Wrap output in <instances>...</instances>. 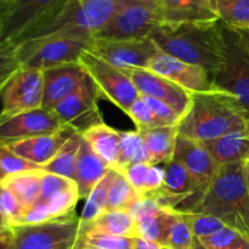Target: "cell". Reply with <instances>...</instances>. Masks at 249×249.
I'll return each instance as SVG.
<instances>
[{
    "mask_svg": "<svg viewBox=\"0 0 249 249\" xmlns=\"http://www.w3.org/2000/svg\"><path fill=\"white\" fill-rule=\"evenodd\" d=\"M7 2V0H0V6H2V5H5Z\"/></svg>",
    "mask_w": 249,
    "mask_h": 249,
    "instance_id": "cell-55",
    "label": "cell"
},
{
    "mask_svg": "<svg viewBox=\"0 0 249 249\" xmlns=\"http://www.w3.org/2000/svg\"><path fill=\"white\" fill-rule=\"evenodd\" d=\"M194 249H206L203 247V246H202V243L199 242L198 240H196L195 241V246H194Z\"/></svg>",
    "mask_w": 249,
    "mask_h": 249,
    "instance_id": "cell-51",
    "label": "cell"
},
{
    "mask_svg": "<svg viewBox=\"0 0 249 249\" xmlns=\"http://www.w3.org/2000/svg\"><path fill=\"white\" fill-rule=\"evenodd\" d=\"M177 213L178 212L174 209L163 208L162 211L153 215L146 216V218L135 221L138 237L145 238V240L156 242L164 247L170 226L175 220Z\"/></svg>",
    "mask_w": 249,
    "mask_h": 249,
    "instance_id": "cell-28",
    "label": "cell"
},
{
    "mask_svg": "<svg viewBox=\"0 0 249 249\" xmlns=\"http://www.w3.org/2000/svg\"><path fill=\"white\" fill-rule=\"evenodd\" d=\"M160 23L156 0H126L113 19L94 39L126 40L150 38Z\"/></svg>",
    "mask_w": 249,
    "mask_h": 249,
    "instance_id": "cell-10",
    "label": "cell"
},
{
    "mask_svg": "<svg viewBox=\"0 0 249 249\" xmlns=\"http://www.w3.org/2000/svg\"><path fill=\"white\" fill-rule=\"evenodd\" d=\"M43 71L23 66L0 94V116H12L40 108L43 105Z\"/></svg>",
    "mask_w": 249,
    "mask_h": 249,
    "instance_id": "cell-12",
    "label": "cell"
},
{
    "mask_svg": "<svg viewBox=\"0 0 249 249\" xmlns=\"http://www.w3.org/2000/svg\"><path fill=\"white\" fill-rule=\"evenodd\" d=\"M124 71L133 80L140 95L153 97L169 105L181 118L189 111L192 94L179 85L146 68H128Z\"/></svg>",
    "mask_w": 249,
    "mask_h": 249,
    "instance_id": "cell-16",
    "label": "cell"
},
{
    "mask_svg": "<svg viewBox=\"0 0 249 249\" xmlns=\"http://www.w3.org/2000/svg\"><path fill=\"white\" fill-rule=\"evenodd\" d=\"M142 96V95H141ZM143 100L147 102L150 108L152 109L153 114H155L156 119L158 121L160 126L167 125H179L181 117L169 106V105L164 104V102L160 101L157 99H153L150 96H142Z\"/></svg>",
    "mask_w": 249,
    "mask_h": 249,
    "instance_id": "cell-43",
    "label": "cell"
},
{
    "mask_svg": "<svg viewBox=\"0 0 249 249\" xmlns=\"http://www.w3.org/2000/svg\"><path fill=\"white\" fill-rule=\"evenodd\" d=\"M160 51L204 68L213 77L225 61L220 21L160 23L150 36Z\"/></svg>",
    "mask_w": 249,
    "mask_h": 249,
    "instance_id": "cell-1",
    "label": "cell"
},
{
    "mask_svg": "<svg viewBox=\"0 0 249 249\" xmlns=\"http://www.w3.org/2000/svg\"><path fill=\"white\" fill-rule=\"evenodd\" d=\"M146 70L162 75L190 94L216 91L212 75L204 68L178 60L162 51L156 53Z\"/></svg>",
    "mask_w": 249,
    "mask_h": 249,
    "instance_id": "cell-15",
    "label": "cell"
},
{
    "mask_svg": "<svg viewBox=\"0 0 249 249\" xmlns=\"http://www.w3.org/2000/svg\"><path fill=\"white\" fill-rule=\"evenodd\" d=\"M101 96L99 90L89 77L66 99H63L55 108L53 113L57 116L65 126L83 134L96 124L102 123L97 100Z\"/></svg>",
    "mask_w": 249,
    "mask_h": 249,
    "instance_id": "cell-11",
    "label": "cell"
},
{
    "mask_svg": "<svg viewBox=\"0 0 249 249\" xmlns=\"http://www.w3.org/2000/svg\"><path fill=\"white\" fill-rule=\"evenodd\" d=\"M79 65L84 68L100 95L126 113L129 107L140 96L133 80L125 71L111 65L91 50L87 49L79 57Z\"/></svg>",
    "mask_w": 249,
    "mask_h": 249,
    "instance_id": "cell-8",
    "label": "cell"
},
{
    "mask_svg": "<svg viewBox=\"0 0 249 249\" xmlns=\"http://www.w3.org/2000/svg\"><path fill=\"white\" fill-rule=\"evenodd\" d=\"M53 220L49 212L48 204L43 201H36L33 206L23 209L22 215L19 218L16 226L21 225H38V224L46 223V221ZM15 228V226H14Z\"/></svg>",
    "mask_w": 249,
    "mask_h": 249,
    "instance_id": "cell-44",
    "label": "cell"
},
{
    "mask_svg": "<svg viewBox=\"0 0 249 249\" xmlns=\"http://www.w3.org/2000/svg\"><path fill=\"white\" fill-rule=\"evenodd\" d=\"M6 226H5V224H4V221L1 220V218H0V231H4V230H6Z\"/></svg>",
    "mask_w": 249,
    "mask_h": 249,
    "instance_id": "cell-53",
    "label": "cell"
},
{
    "mask_svg": "<svg viewBox=\"0 0 249 249\" xmlns=\"http://www.w3.org/2000/svg\"><path fill=\"white\" fill-rule=\"evenodd\" d=\"M248 128H249V118H248Z\"/></svg>",
    "mask_w": 249,
    "mask_h": 249,
    "instance_id": "cell-59",
    "label": "cell"
},
{
    "mask_svg": "<svg viewBox=\"0 0 249 249\" xmlns=\"http://www.w3.org/2000/svg\"><path fill=\"white\" fill-rule=\"evenodd\" d=\"M165 179L164 164H152L148 170L147 179H146L145 187H143V196L150 195L152 192L162 189Z\"/></svg>",
    "mask_w": 249,
    "mask_h": 249,
    "instance_id": "cell-47",
    "label": "cell"
},
{
    "mask_svg": "<svg viewBox=\"0 0 249 249\" xmlns=\"http://www.w3.org/2000/svg\"><path fill=\"white\" fill-rule=\"evenodd\" d=\"M82 134L74 133L58 150L45 165L41 167L44 172L51 173V174L60 175V177L67 178L74 181L75 165H77L78 153H79L80 143H82Z\"/></svg>",
    "mask_w": 249,
    "mask_h": 249,
    "instance_id": "cell-27",
    "label": "cell"
},
{
    "mask_svg": "<svg viewBox=\"0 0 249 249\" xmlns=\"http://www.w3.org/2000/svg\"><path fill=\"white\" fill-rule=\"evenodd\" d=\"M162 23L219 21L212 0H156Z\"/></svg>",
    "mask_w": 249,
    "mask_h": 249,
    "instance_id": "cell-20",
    "label": "cell"
},
{
    "mask_svg": "<svg viewBox=\"0 0 249 249\" xmlns=\"http://www.w3.org/2000/svg\"><path fill=\"white\" fill-rule=\"evenodd\" d=\"M198 241L206 249H249V238L230 226Z\"/></svg>",
    "mask_w": 249,
    "mask_h": 249,
    "instance_id": "cell-34",
    "label": "cell"
},
{
    "mask_svg": "<svg viewBox=\"0 0 249 249\" xmlns=\"http://www.w3.org/2000/svg\"><path fill=\"white\" fill-rule=\"evenodd\" d=\"M90 50L111 65L124 71L128 68H147L150 61L160 49L151 38L126 40L94 39Z\"/></svg>",
    "mask_w": 249,
    "mask_h": 249,
    "instance_id": "cell-14",
    "label": "cell"
},
{
    "mask_svg": "<svg viewBox=\"0 0 249 249\" xmlns=\"http://www.w3.org/2000/svg\"><path fill=\"white\" fill-rule=\"evenodd\" d=\"M4 178H5V174H4V173H2L1 168H0V181H1V180L4 179Z\"/></svg>",
    "mask_w": 249,
    "mask_h": 249,
    "instance_id": "cell-54",
    "label": "cell"
},
{
    "mask_svg": "<svg viewBox=\"0 0 249 249\" xmlns=\"http://www.w3.org/2000/svg\"><path fill=\"white\" fill-rule=\"evenodd\" d=\"M247 162H248V163H249V157H248V160H247Z\"/></svg>",
    "mask_w": 249,
    "mask_h": 249,
    "instance_id": "cell-60",
    "label": "cell"
},
{
    "mask_svg": "<svg viewBox=\"0 0 249 249\" xmlns=\"http://www.w3.org/2000/svg\"><path fill=\"white\" fill-rule=\"evenodd\" d=\"M43 170H28L18 174L7 175L0 181L17 198L22 208L33 206L40 196V179Z\"/></svg>",
    "mask_w": 249,
    "mask_h": 249,
    "instance_id": "cell-26",
    "label": "cell"
},
{
    "mask_svg": "<svg viewBox=\"0 0 249 249\" xmlns=\"http://www.w3.org/2000/svg\"><path fill=\"white\" fill-rule=\"evenodd\" d=\"M43 75L44 90L41 107L49 111H53L88 77L79 62L48 68L43 71Z\"/></svg>",
    "mask_w": 249,
    "mask_h": 249,
    "instance_id": "cell-17",
    "label": "cell"
},
{
    "mask_svg": "<svg viewBox=\"0 0 249 249\" xmlns=\"http://www.w3.org/2000/svg\"><path fill=\"white\" fill-rule=\"evenodd\" d=\"M23 208L16 197L0 184V218L7 229L17 225Z\"/></svg>",
    "mask_w": 249,
    "mask_h": 249,
    "instance_id": "cell-41",
    "label": "cell"
},
{
    "mask_svg": "<svg viewBox=\"0 0 249 249\" xmlns=\"http://www.w3.org/2000/svg\"><path fill=\"white\" fill-rule=\"evenodd\" d=\"M72 249H82V248H80V247H78V246H77V245H75V246H74V247H73Z\"/></svg>",
    "mask_w": 249,
    "mask_h": 249,
    "instance_id": "cell-57",
    "label": "cell"
},
{
    "mask_svg": "<svg viewBox=\"0 0 249 249\" xmlns=\"http://www.w3.org/2000/svg\"><path fill=\"white\" fill-rule=\"evenodd\" d=\"M178 212V211H177ZM194 233H192L186 215L182 212H178L175 220L170 226L167 242L163 248L168 249H194L195 246Z\"/></svg>",
    "mask_w": 249,
    "mask_h": 249,
    "instance_id": "cell-35",
    "label": "cell"
},
{
    "mask_svg": "<svg viewBox=\"0 0 249 249\" xmlns=\"http://www.w3.org/2000/svg\"><path fill=\"white\" fill-rule=\"evenodd\" d=\"M221 22V21H220ZM225 61L212 77L215 90L230 97L249 118V41L245 31L221 22Z\"/></svg>",
    "mask_w": 249,
    "mask_h": 249,
    "instance_id": "cell-5",
    "label": "cell"
},
{
    "mask_svg": "<svg viewBox=\"0 0 249 249\" xmlns=\"http://www.w3.org/2000/svg\"><path fill=\"white\" fill-rule=\"evenodd\" d=\"M247 129V114L230 97L218 91L192 94L189 111L178 125L180 135L201 143Z\"/></svg>",
    "mask_w": 249,
    "mask_h": 249,
    "instance_id": "cell-3",
    "label": "cell"
},
{
    "mask_svg": "<svg viewBox=\"0 0 249 249\" xmlns=\"http://www.w3.org/2000/svg\"><path fill=\"white\" fill-rule=\"evenodd\" d=\"M65 128L53 111L32 109L12 116H0V145H10L34 136L53 134Z\"/></svg>",
    "mask_w": 249,
    "mask_h": 249,
    "instance_id": "cell-13",
    "label": "cell"
},
{
    "mask_svg": "<svg viewBox=\"0 0 249 249\" xmlns=\"http://www.w3.org/2000/svg\"><path fill=\"white\" fill-rule=\"evenodd\" d=\"M133 249H163V247L158 243L151 242L145 238L135 237L133 241Z\"/></svg>",
    "mask_w": 249,
    "mask_h": 249,
    "instance_id": "cell-48",
    "label": "cell"
},
{
    "mask_svg": "<svg viewBox=\"0 0 249 249\" xmlns=\"http://www.w3.org/2000/svg\"><path fill=\"white\" fill-rule=\"evenodd\" d=\"M150 152L152 164H165L174 157L177 146L178 125L156 126L140 131Z\"/></svg>",
    "mask_w": 249,
    "mask_h": 249,
    "instance_id": "cell-24",
    "label": "cell"
},
{
    "mask_svg": "<svg viewBox=\"0 0 249 249\" xmlns=\"http://www.w3.org/2000/svg\"><path fill=\"white\" fill-rule=\"evenodd\" d=\"M163 249H168V248H163Z\"/></svg>",
    "mask_w": 249,
    "mask_h": 249,
    "instance_id": "cell-61",
    "label": "cell"
},
{
    "mask_svg": "<svg viewBox=\"0 0 249 249\" xmlns=\"http://www.w3.org/2000/svg\"><path fill=\"white\" fill-rule=\"evenodd\" d=\"M142 162L152 163V160L140 131H121V153L117 172H122L129 165Z\"/></svg>",
    "mask_w": 249,
    "mask_h": 249,
    "instance_id": "cell-30",
    "label": "cell"
},
{
    "mask_svg": "<svg viewBox=\"0 0 249 249\" xmlns=\"http://www.w3.org/2000/svg\"><path fill=\"white\" fill-rule=\"evenodd\" d=\"M17 44L23 66L45 71L57 66L77 63L80 55L91 46L92 40L55 36Z\"/></svg>",
    "mask_w": 249,
    "mask_h": 249,
    "instance_id": "cell-9",
    "label": "cell"
},
{
    "mask_svg": "<svg viewBox=\"0 0 249 249\" xmlns=\"http://www.w3.org/2000/svg\"><path fill=\"white\" fill-rule=\"evenodd\" d=\"M74 133V130L70 129L68 126H65L56 133L34 136V138L10 143L7 146L17 156L38 165L41 169L43 165H45L49 160H53V157L62 147L63 143Z\"/></svg>",
    "mask_w": 249,
    "mask_h": 249,
    "instance_id": "cell-19",
    "label": "cell"
},
{
    "mask_svg": "<svg viewBox=\"0 0 249 249\" xmlns=\"http://www.w3.org/2000/svg\"><path fill=\"white\" fill-rule=\"evenodd\" d=\"M129 118L134 122L136 125V130H146V129L156 128V126H160L158 121L156 119L155 114H153L152 109L147 105V102L143 100V97L139 96L135 101L131 104L129 107L128 112H126Z\"/></svg>",
    "mask_w": 249,
    "mask_h": 249,
    "instance_id": "cell-39",
    "label": "cell"
},
{
    "mask_svg": "<svg viewBox=\"0 0 249 249\" xmlns=\"http://www.w3.org/2000/svg\"><path fill=\"white\" fill-rule=\"evenodd\" d=\"M164 207L160 204V202L152 196H142L138 202L130 207L128 213L133 218L134 221H138L140 219L146 218V216L153 215V214L160 212Z\"/></svg>",
    "mask_w": 249,
    "mask_h": 249,
    "instance_id": "cell-46",
    "label": "cell"
},
{
    "mask_svg": "<svg viewBox=\"0 0 249 249\" xmlns=\"http://www.w3.org/2000/svg\"><path fill=\"white\" fill-rule=\"evenodd\" d=\"M125 1L126 0H70L53 19L32 32L19 43L55 36L94 40L95 36L113 19Z\"/></svg>",
    "mask_w": 249,
    "mask_h": 249,
    "instance_id": "cell-4",
    "label": "cell"
},
{
    "mask_svg": "<svg viewBox=\"0 0 249 249\" xmlns=\"http://www.w3.org/2000/svg\"><path fill=\"white\" fill-rule=\"evenodd\" d=\"M79 199V192H78V187L75 185V186L61 192L60 195H57V196L53 197L50 201L45 202V203L48 204L51 218L57 219L75 212L74 208Z\"/></svg>",
    "mask_w": 249,
    "mask_h": 249,
    "instance_id": "cell-38",
    "label": "cell"
},
{
    "mask_svg": "<svg viewBox=\"0 0 249 249\" xmlns=\"http://www.w3.org/2000/svg\"><path fill=\"white\" fill-rule=\"evenodd\" d=\"M83 232H94L128 238L138 237L135 221L125 211H105L80 233Z\"/></svg>",
    "mask_w": 249,
    "mask_h": 249,
    "instance_id": "cell-25",
    "label": "cell"
},
{
    "mask_svg": "<svg viewBox=\"0 0 249 249\" xmlns=\"http://www.w3.org/2000/svg\"><path fill=\"white\" fill-rule=\"evenodd\" d=\"M173 160L180 162L189 170L202 191L208 186L219 167L203 143L180 134L178 135Z\"/></svg>",
    "mask_w": 249,
    "mask_h": 249,
    "instance_id": "cell-18",
    "label": "cell"
},
{
    "mask_svg": "<svg viewBox=\"0 0 249 249\" xmlns=\"http://www.w3.org/2000/svg\"><path fill=\"white\" fill-rule=\"evenodd\" d=\"M133 241L134 238L83 232L75 245L82 249H133Z\"/></svg>",
    "mask_w": 249,
    "mask_h": 249,
    "instance_id": "cell-36",
    "label": "cell"
},
{
    "mask_svg": "<svg viewBox=\"0 0 249 249\" xmlns=\"http://www.w3.org/2000/svg\"><path fill=\"white\" fill-rule=\"evenodd\" d=\"M70 0H7L2 9L1 41L19 43L53 19Z\"/></svg>",
    "mask_w": 249,
    "mask_h": 249,
    "instance_id": "cell-6",
    "label": "cell"
},
{
    "mask_svg": "<svg viewBox=\"0 0 249 249\" xmlns=\"http://www.w3.org/2000/svg\"><path fill=\"white\" fill-rule=\"evenodd\" d=\"M246 32H248V33H249V26H248V28H247V31H246Z\"/></svg>",
    "mask_w": 249,
    "mask_h": 249,
    "instance_id": "cell-58",
    "label": "cell"
},
{
    "mask_svg": "<svg viewBox=\"0 0 249 249\" xmlns=\"http://www.w3.org/2000/svg\"><path fill=\"white\" fill-rule=\"evenodd\" d=\"M2 9H4V5L0 6V34H1V18H2Z\"/></svg>",
    "mask_w": 249,
    "mask_h": 249,
    "instance_id": "cell-52",
    "label": "cell"
},
{
    "mask_svg": "<svg viewBox=\"0 0 249 249\" xmlns=\"http://www.w3.org/2000/svg\"><path fill=\"white\" fill-rule=\"evenodd\" d=\"M12 240L11 229H6L4 231H0V249H10Z\"/></svg>",
    "mask_w": 249,
    "mask_h": 249,
    "instance_id": "cell-49",
    "label": "cell"
},
{
    "mask_svg": "<svg viewBox=\"0 0 249 249\" xmlns=\"http://www.w3.org/2000/svg\"><path fill=\"white\" fill-rule=\"evenodd\" d=\"M108 170L109 168L97 157L96 153L83 139L78 153L74 174V182L78 187L80 198L87 199L91 190L108 173Z\"/></svg>",
    "mask_w": 249,
    "mask_h": 249,
    "instance_id": "cell-21",
    "label": "cell"
},
{
    "mask_svg": "<svg viewBox=\"0 0 249 249\" xmlns=\"http://www.w3.org/2000/svg\"><path fill=\"white\" fill-rule=\"evenodd\" d=\"M187 213L215 216L249 238V195L245 162L219 165L212 181Z\"/></svg>",
    "mask_w": 249,
    "mask_h": 249,
    "instance_id": "cell-2",
    "label": "cell"
},
{
    "mask_svg": "<svg viewBox=\"0 0 249 249\" xmlns=\"http://www.w3.org/2000/svg\"><path fill=\"white\" fill-rule=\"evenodd\" d=\"M0 168L5 177L28 172V170L40 169L38 165L23 160L15 152H12L7 145H0Z\"/></svg>",
    "mask_w": 249,
    "mask_h": 249,
    "instance_id": "cell-42",
    "label": "cell"
},
{
    "mask_svg": "<svg viewBox=\"0 0 249 249\" xmlns=\"http://www.w3.org/2000/svg\"><path fill=\"white\" fill-rule=\"evenodd\" d=\"M140 192L136 191L130 182L125 179L122 173L117 172L108 192L106 211H125L128 212L135 202L142 197Z\"/></svg>",
    "mask_w": 249,
    "mask_h": 249,
    "instance_id": "cell-32",
    "label": "cell"
},
{
    "mask_svg": "<svg viewBox=\"0 0 249 249\" xmlns=\"http://www.w3.org/2000/svg\"><path fill=\"white\" fill-rule=\"evenodd\" d=\"M203 145L218 165L245 162L249 157V129L232 131Z\"/></svg>",
    "mask_w": 249,
    "mask_h": 249,
    "instance_id": "cell-23",
    "label": "cell"
},
{
    "mask_svg": "<svg viewBox=\"0 0 249 249\" xmlns=\"http://www.w3.org/2000/svg\"><path fill=\"white\" fill-rule=\"evenodd\" d=\"M151 165H152V163L148 162L135 163V164L129 165V167H126L125 169L119 173H122L125 177V179L130 182V185L136 191L143 195V187H145L146 179H147L148 170H150Z\"/></svg>",
    "mask_w": 249,
    "mask_h": 249,
    "instance_id": "cell-45",
    "label": "cell"
},
{
    "mask_svg": "<svg viewBox=\"0 0 249 249\" xmlns=\"http://www.w3.org/2000/svg\"><path fill=\"white\" fill-rule=\"evenodd\" d=\"M117 174V170L109 169L108 173L100 180L96 186L91 190L87 197L84 208L79 216L80 232L87 229L97 216L101 215L107 209V199H108L109 187Z\"/></svg>",
    "mask_w": 249,
    "mask_h": 249,
    "instance_id": "cell-29",
    "label": "cell"
},
{
    "mask_svg": "<svg viewBox=\"0 0 249 249\" xmlns=\"http://www.w3.org/2000/svg\"><path fill=\"white\" fill-rule=\"evenodd\" d=\"M245 180H246V187L249 195V163L245 160Z\"/></svg>",
    "mask_w": 249,
    "mask_h": 249,
    "instance_id": "cell-50",
    "label": "cell"
},
{
    "mask_svg": "<svg viewBox=\"0 0 249 249\" xmlns=\"http://www.w3.org/2000/svg\"><path fill=\"white\" fill-rule=\"evenodd\" d=\"M75 186V182L67 178L60 177V175L51 174V173L44 172L41 173L40 179V196L39 201L48 202L60 195L61 192Z\"/></svg>",
    "mask_w": 249,
    "mask_h": 249,
    "instance_id": "cell-40",
    "label": "cell"
},
{
    "mask_svg": "<svg viewBox=\"0 0 249 249\" xmlns=\"http://www.w3.org/2000/svg\"><path fill=\"white\" fill-rule=\"evenodd\" d=\"M82 136L109 169H117L121 153V131L102 122L88 129Z\"/></svg>",
    "mask_w": 249,
    "mask_h": 249,
    "instance_id": "cell-22",
    "label": "cell"
},
{
    "mask_svg": "<svg viewBox=\"0 0 249 249\" xmlns=\"http://www.w3.org/2000/svg\"><path fill=\"white\" fill-rule=\"evenodd\" d=\"M212 7L219 21L232 28L247 31L249 0H212Z\"/></svg>",
    "mask_w": 249,
    "mask_h": 249,
    "instance_id": "cell-31",
    "label": "cell"
},
{
    "mask_svg": "<svg viewBox=\"0 0 249 249\" xmlns=\"http://www.w3.org/2000/svg\"><path fill=\"white\" fill-rule=\"evenodd\" d=\"M23 67L18 51V44L14 41L0 43V94L7 83Z\"/></svg>",
    "mask_w": 249,
    "mask_h": 249,
    "instance_id": "cell-33",
    "label": "cell"
},
{
    "mask_svg": "<svg viewBox=\"0 0 249 249\" xmlns=\"http://www.w3.org/2000/svg\"><path fill=\"white\" fill-rule=\"evenodd\" d=\"M184 213V212H182ZM187 221L190 224L192 233L196 240L209 237L215 232L220 231L226 225L223 220L215 216L207 215V214H196V213H185Z\"/></svg>",
    "mask_w": 249,
    "mask_h": 249,
    "instance_id": "cell-37",
    "label": "cell"
},
{
    "mask_svg": "<svg viewBox=\"0 0 249 249\" xmlns=\"http://www.w3.org/2000/svg\"><path fill=\"white\" fill-rule=\"evenodd\" d=\"M245 33H246V36H247V39H248V41H249V33H248V32H246V31H245Z\"/></svg>",
    "mask_w": 249,
    "mask_h": 249,
    "instance_id": "cell-56",
    "label": "cell"
},
{
    "mask_svg": "<svg viewBox=\"0 0 249 249\" xmlns=\"http://www.w3.org/2000/svg\"><path fill=\"white\" fill-rule=\"evenodd\" d=\"M10 249H72L80 233L75 212L38 225L11 228Z\"/></svg>",
    "mask_w": 249,
    "mask_h": 249,
    "instance_id": "cell-7",
    "label": "cell"
}]
</instances>
